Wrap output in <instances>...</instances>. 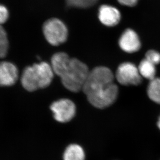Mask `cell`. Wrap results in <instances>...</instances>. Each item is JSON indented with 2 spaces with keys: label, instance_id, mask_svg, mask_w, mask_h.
<instances>
[{
  "label": "cell",
  "instance_id": "5b68a950",
  "mask_svg": "<svg viewBox=\"0 0 160 160\" xmlns=\"http://www.w3.org/2000/svg\"><path fill=\"white\" fill-rule=\"evenodd\" d=\"M117 81L122 85H138L142 81V77L138 67L131 62L119 65L116 73Z\"/></svg>",
  "mask_w": 160,
  "mask_h": 160
},
{
  "label": "cell",
  "instance_id": "8fae6325",
  "mask_svg": "<svg viewBox=\"0 0 160 160\" xmlns=\"http://www.w3.org/2000/svg\"><path fill=\"white\" fill-rule=\"evenodd\" d=\"M138 69L142 77L150 81L156 77V66L145 58L140 62Z\"/></svg>",
  "mask_w": 160,
  "mask_h": 160
},
{
  "label": "cell",
  "instance_id": "4fadbf2b",
  "mask_svg": "<svg viewBox=\"0 0 160 160\" xmlns=\"http://www.w3.org/2000/svg\"><path fill=\"white\" fill-rule=\"evenodd\" d=\"M9 46L8 35L4 28L0 26V58H4L8 54Z\"/></svg>",
  "mask_w": 160,
  "mask_h": 160
},
{
  "label": "cell",
  "instance_id": "2e32d148",
  "mask_svg": "<svg viewBox=\"0 0 160 160\" xmlns=\"http://www.w3.org/2000/svg\"><path fill=\"white\" fill-rule=\"evenodd\" d=\"M8 15V9L4 6L0 4V26L7 21Z\"/></svg>",
  "mask_w": 160,
  "mask_h": 160
},
{
  "label": "cell",
  "instance_id": "7c38bea8",
  "mask_svg": "<svg viewBox=\"0 0 160 160\" xmlns=\"http://www.w3.org/2000/svg\"><path fill=\"white\" fill-rule=\"evenodd\" d=\"M148 97L152 101L160 104V79L156 78L150 81L147 88Z\"/></svg>",
  "mask_w": 160,
  "mask_h": 160
},
{
  "label": "cell",
  "instance_id": "277c9868",
  "mask_svg": "<svg viewBox=\"0 0 160 160\" xmlns=\"http://www.w3.org/2000/svg\"><path fill=\"white\" fill-rule=\"evenodd\" d=\"M42 31L46 40L53 46L63 44L67 41L68 36L67 26L57 18H52L46 21Z\"/></svg>",
  "mask_w": 160,
  "mask_h": 160
},
{
  "label": "cell",
  "instance_id": "9a60e30c",
  "mask_svg": "<svg viewBox=\"0 0 160 160\" xmlns=\"http://www.w3.org/2000/svg\"><path fill=\"white\" fill-rule=\"evenodd\" d=\"M145 59L156 66L160 63V54L154 50H150L146 54Z\"/></svg>",
  "mask_w": 160,
  "mask_h": 160
},
{
  "label": "cell",
  "instance_id": "6da1fadb",
  "mask_svg": "<svg viewBox=\"0 0 160 160\" xmlns=\"http://www.w3.org/2000/svg\"><path fill=\"white\" fill-rule=\"evenodd\" d=\"M114 81L113 73L105 67H98L90 71L82 88L89 103L99 109L113 104L118 95Z\"/></svg>",
  "mask_w": 160,
  "mask_h": 160
},
{
  "label": "cell",
  "instance_id": "9c48e42d",
  "mask_svg": "<svg viewBox=\"0 0 160 160\" xmlns=\"http://www.w3.org/2000/svg\"><path fill=\"white\" fill-rule=\"evenodd\" d=\"M120 13L116 8L104 5L99 9L98 18L103 24L108 27L115 26L119 23Z\"/></svg>",
  "mask_w": 160,
  "mask_h": 160
},
{
  "label": "cell",
  "instance_id": "5bb4252c",
  "mask_svg": "<svg viewBox=\"0 0 160 160\" xmlns=\"http://www.w3.org/2000/svg\"><path fill=\"white\" fill-rule=\"evenodd\" d=\"M67 6L77 8H87L96 3L98 0H65Z\"/></svg>",
  "mask_w": 160,
  "mask_h": 160
},
{
  "label": "cell",
  "instance_id": "e0dca14e",
  "mask_svg": "<svg viewBox=\"0 0 160 160\" xmlns=\"http://www.w3.org/2000/svg\"><path fill=\"white\" fill-rule=\"evenodd\" d=\"M119 3L128 6H133L136 4L138 0H118Z\"/></svg>",
  "mask_w": 160,
  "mask_h": 160
},
{
  "label": "cell",
  "instance_id": "8992f818",
  "mask_svg": "<svg viewBox=\"0 0 160 160\" xmlns=\"http://www.w3.org/2000/svg\"><path fill=\"white\" fill-rule=\"evenodd\" d=\"M50 109L56 121L60 123L70 122L75 115V104L71 100L61 99L53 102Z\"/></svg>",
  "mask_w": 160,
  "mask_h": 160
},
{
  "label": "cell",
  "instance_id": "ac0fdd59",
  "mask_svg": "<svg viewBox=\"0 0 160 160\" xmlns=\"http://www.w3.org/2000/svg\"><path fill=\"white\" fill-rule=\"evenodd\" d=\"M157 125L158 127V128H159L160 130V117H159V119H158V121Z\"/></svg>",
  "mask_w": 160,
  "mask_h": 160
},
{
  "label": "cell",
  "instance_id": "52a82bcc",
  "mask_svg": "<svg viewBox=\"0 0 160 160\" xmlns=\"http://www.w3.org/2000/svg\"><path fill=\"white\" fill-rule=\"evenodd\" d=\"M18 77V69L14 64L0 62V86H12L17 82Z\"/></svg>",
  "mask_w": 160,
  "mask_h": 160
},
{
  "label": "cell",
  "instance_id": "3957f363",
  "mask_svg": "<svg viewBox=\"0 0 160 160\" xmlns=\"http://www.w3.org/2000/svg\"><path fill=\"white\" fill-rule=\"evenodd\" d=\"M53 76V70L48 63L34 64L24 69L21 75V84L27 91L34 92L49 86Z\"/></svg>",
  "mask_w": 160,
  "mask_h": 160
},
{
  "label": "cell",
  "instance_id": "30bf717a",
  "mask_svg": "<svg viewBox=\"0 0 160 160\" xmlns=\"http://www.w3.org/2000/svg\"><path fill=\"white\" fill-rule=\"evenodd\" d=\"M63 160H85L86 154L83 148L78 144H71L64 152Z\"/></svg>",
  "mask_w": 160,
  "mask_h": 160
},
{
  "label": "cell",
  "instance_id": "ba28073f",
  "mask_svg": "<svg viewBox=\"0 0 160 160\" xmlns=\"http://www.w3.org/2000/svg\"><path fill=\"white\" fill-rule=\"evenodd\" d=\"M120 47L128 53H135L141 48V43L137 33L132 29H127L121 35L119 41Z\"/></svg>",
  "mask_w": 160,
  "mask_h": 160
},
{
  "label": "cell",
  "instance_id": "7a4b0ae2",
  "mask_svg": "<svg viewBox=\"0 0 160 160\" xmlns=\"http://www.w3.org/2000/svg\"><path fill=\"white\" fill-rule=\"evenodd\" d=\"M51 66L67 89L75 93L82 90L90 72L86 64L76 58H70L65 53L59 52L52 57Z\"/></svg>",
  "mask_w": 160,
  "mask_h": 160
}]
</instances>
